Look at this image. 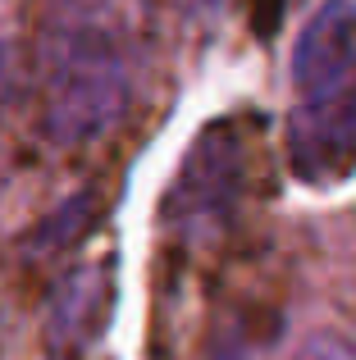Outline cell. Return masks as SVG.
<instances>
[{"label":"cell","instance_id":"7a4b0ae2","mask_svg":"<svg viewBox=\"0 0 356 360\" xmlns=\"http://www.w3.org/2000/svg\"><path fill=\"white\" fill-rule=\"evenodd\" d=\"M288 165L306 187H338L356 174V5L324 0L293 51Z\"/></svg>","mask_w":356,"mask_h":360},{"label":"cell","instance_id":"277c9868","mask_svg":"<svg viewBox=\"0 0 356 360\" xmlns=\"http://www.w3.org/2000/svg\"><path fill=\"white\" fill-rule=\"evenodd\" d=\"M110 310H115V260H82L46 306V352L55 360H82L106 338Z\"/></svg>","mask_w":356,"mask_h":360},{"label":"cell","instance_id":"6da1fadb","mask_svg":"<svg viewBox=\"0 0 356 360\" xmlns=\"http://www.w3.org/2000/svg\"><path fill=\"white\" fill-rule=\"evenodd\" d=\"M151 41L155 0H51L32 41L46 137L55 146L110 137L137 101Z\"/></svg>","mask_w":356,"mask_h":360},{"label":"cell","instance_id":"5b68a950","mask_svg":"<svg viewBox=\"0 0 356 360\" xmlns=\"http://www.w3.org/2000/svg\"><path fill=\"white\" fill-rule=\"evenodd\" d=\"M293 360H356V342L348 333H311L293 352Z\"/></svg>","mask_w":356,"mask_h":360},{"label":"cell","instance_id":"3957f363","mask_svg":"<svg viewBox=\"0 0 356 360\" xmlns=\"http://www.w3.org/2000/svg\"><path fill=\"white\" fill-rule=\"evenodd\" d=\"M247 196V137L238 119H220L192 141L165 196V229L178 246H210L233 229Z\"/></svg>","mask_w":356,"mask_h":360}]
</instances>
